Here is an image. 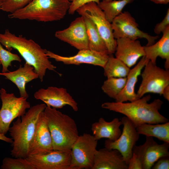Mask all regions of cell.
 <instances>
[{
  "label": "cell",
  "instance_id": "cell-1",
  "mask_svg": "<svg viewBox=\"0 0 169 169\" xmlns=\"http://www.w3.org/2000/svg\"><path fill=\"white\" fill-rule=\"evenodd\" d=\"M151 98L149 95L128 103L105 102L102 104L101 107L125 115L136 128L143 123L156 124L168 122L169 120L159 112L163 101L157 99L149 103Z\"/></svg>",
  "mask_w": 169,
  "mask_h": 169
},
{
  "label": "cell",
  "instance_id": "cell-2",
  "mask_svg": "<svg viewBox=\"0 0 169 169\" xmlns=\"http://www.w3.org/2000/svg\"><path fill=\"white\" fill-rule=\"evenodd\" d=\"M0 42L8 50H17L26 62L33 67L40 81L42 82L47 69L55 71L56 66L49 60L44 49L31 39L22 35L16 36L8 29L0 33Z\"/></svg>",
  "mask_w": 169,
  "mask_h": 169
},
{
  "label": "cell",
  "instance_id": "cell-3",
  "mask_svg": "<svg viewBox=\"0 0 169 169\" xmlns=\"http://www.w3.org/2000/svg\"><path fill=\"white\" fill-rule=\"evenodd\" d=\"M46 106L44 103L33 106L21 119L18 117L13 122L8 131L13 140L11 151L13 157L25 158L28 156L38 119Z\"/></svg>",
  "mask_w": 169,
  "mask_h": 169
},
{
  "label": "cell",
  "instance_id": "cell-4",
  "mask_svg": "<svg viewBox=\"0 0 169 169\" xmlns=\"http://www.w3.org/2000/svg\"><path fill=\"white\" fill-rule=\"evenodd\" d=\"M44 112L51 134L53 150L71 151L79 136L75 120L50 106H47Z\"/></svg>",
  "mask_w": 169,
  "mask_h": 169
},
{
  "label": "cell",
  "instance_id": "cell-5",
  "mask_svg": "<svg viewBox=\"0 0 169 169\" xmlns=\"http://www.w3.org/2000/svg\"><path fill=\"white\" fill-rule=\"evenodd\" d=\"M69 0H32L23 8L8 15L10 18L49 22L63 19L68 11Z\"/></svg>",
  "mask_w": 169,
  "mask_h": 169
},
{
  "label": "cell",
  "instance_id": "cell-6",
  "mask_svg": "<svg viewBox=\"0 0 169 169\" xmlns=\"http://www.w3.org/2000/svg\"><path fill=\"white\" fill-rule=\"evenodd\" d=\"M0 97L2 102L0 109V134L5 135L12 121L24 115L30 105L27 99L16 97L13 93H8L3 88L0 90Z\"/></svg>",
  "mask_w": 169,
  "mask_h": 169
},
{
  "label": "cell",
  "instance_id": "cell-7",
  "mask_svg": "<svg viewBox=\"0 0 169 169\" xmlns=\"http://www.w3.org/2000/svg\"><path fill=\"white\" fill-rule=\"evenodd\" d=\"M76 12L80 16L86 17L93 22L105 43L109 55L115 53L116 40L114 37L111 23L107 20L98 4L94 2H90L79 8Z\"/></svg>",
  "mask_w": 169,
  "mask_h": 169
},
{
  "label": "cell",
  "instance_id": "cell-8",
  "mask_svg": "<svg viewBox=\"0 0 169 169\" xmlns=\"http://www.w3.org/2000/svg\"><path fill=\"white\" fill-rule=\"evenodd\" d=\"M97 144L93 135L84 133L79 136L71 151V169H91Z\"/></svg>",
  "mask_w": 169,
  "mask_h": 169
},
{
  "label": "cell",
  "instance_id": "cell-9",
  "mask_svg": "<svg viewBox=\"0 0 169 169\" xmlns=\"http://www.w3.org/2000/svg\"><path fill=\"white\" fill-rule=\"evenodd\" d=\"M141 74L142 80L136 93L137 99L147 93L162 94L165 88L169 85V70L164 69L149 61Z\"/></svg>",
  "mask_w": 169,
  "mask_h": 169
},
{
  "label": "cell",
  "instance_id": "cell-10",
  "mask_svg": "<svg viewBox=\"0 0 169 169\" xmlns=\"http://www.w3.org/2000/svg\"><path fill=\"white\" fill-rule=\"evenodd\" d=\"M114 37L115 39L121 38L137 40L146 39V46L151 45L158 38V36H153L140 30L135 19L128 11L122 12L115 17L111 23Z\"/></svg>",
  "mask_w": 169,
  "mask_h": 169
},
{
  "label": "cell",
  "instance_id": "cell-11",
  "mask_svg": "<svg viewBox=\"0 0 169 169\" xmlns=\"http://www.w3.org/2000/svg\"><path fill=\"white\" fill-rule=\"evenodd\" d=\"M121 121L123 128L120 135L115 141L106 140L105 147L118 150L128 164L132 156L133 148L138 140L140 135L137 132L136 127L127 117H122Z\"/></svg>",
  "mask_w": 169,
  "mask_h": 169
},
{
  "label": "cell",
  "instance_id": "cell-12",
  "mask_svg": "<svg viewBox=\"0 0 169 169\" xmlns=\"http://www.w3.org/2000/svg\"><path fill=\"white\" fill-rule=\"evenodd\" d=\"M55 36L79 50L89 49L86 25L82 16L76 18L67 28L56 31Z\"/></svg>",
  "mask_w": 169,
  "mask_h": 169
},
{
  "label": "cell",
  "instance_id": "cell-13",
  "mask_svg": "<svg viewBox=\"0 0 169 169\" xmlns=\"http://www.w3.org/2000/svg\"><path fill=\"white\" fill-rule=\"evenodd\" d=\"M169 143L158 144L153 137L146 136L144 143L134 146L132 153L136 154L141 160L143 169H151L160 157L169 156Z\"/></svg>",
  "mask_w": 169,
  "mask_h": 169
},
{
  "label": "cell",
  "instance_id": "cell-14",
  "mask_svg": "<svg viewBox=\"0 0 169 169\" xmlns=\"http://www.w3.org/2000/svg\"><path fill=\"white\" fill-rule=\"evenodd\" d=\"M34 96L36 99L42 101L47 106L56 109L68 105L74 111L78 110L77 103L64 88L50 86L46 89L41 88L34 93Z\"/></svg>",
  "mask_w": 169,
  "mask_h": 169
},
{
  "label": "cell",
  "instance_id": "cell-15",
  "mask_svg": "<svg viewBox=\"0 0 169 169\" xmlns=\"http://www.w3.org/2000/svg\"><path fill=\"white\" fill-rule=\"evenodd\" d=\"M25 159L36 169H71V151L53 150L48 153Z\"/></svg>",
  "mask_w": 169,
  "mask_h": 169
},
{
  "label": "cell",
  "instance_id": "cell-16",
  "mask_svg": "<svg viewBox=\"0 0 169 169\" xmlns=\"http://www.w3.org/2000/svg\"><path fill=\"white\" fill-rule=\"evenodd\" d=\"M46 54L49 58L54 59L57 62L65 64L79 65L87 64L104 68L108 59L109 55L97 52L89 49L79 50L75 55L71 56H64L46 50Z\"/></svg>",
  "mask_w": 169,
  "mask_h": 169
},
{
  "label": "cell",
  "instance_id": "cell-17",
  "mask_svg": "<svg viewBox=\"0 0 169 169\" xmlns=\"http://www.w3.org/2000/svg\"><path fill=\"white\" fill-rule=\"evenodd\" d=\"M44 111L38 119L28 156L45 154L53 150L52 139Z\"/></svg>",
  "mask_w": 169,
  "mask_h": 169
},
{
  "label": "cell",
  "instance_id": "cell-18",
  "mask_svg": "<svg viewBox=\"0 0 169 169\" xmlns=\"http://www.w3.org/2000/svg\"><path fill=\"white\" fill-rule=\"evenodd\" d=\"M116 40L115 57L129 68L134 65L141 57L145 56L143 46L137 40L121 38Z\"/></svg>",
  "mask_w": 169,
  "mask_h": 169
},
{
  "label": "cell",
  "instance_id": "cell-19",
  "mask_svg": "<svg viewBox=\"0 0 169 169\" xmlns=\"http://www.w3.org/2000/svg\"><path fill=\"white\" fill-rule=\"evenodd\" d=\"M128 165L120 153L105 148L97 150L91 169H128Z\"/></svg>",
  "mask_w": 169,
  "mask_h": 169
},
{
  "label": "cell",
  "instance_id": "cell-20",
  "mask_svg": "<svg viewBox=\"0 0 169 169\" xmlns=\"http://www.w3.org/2000/svg\"><path fill=\"white\" fill-rule=\"evenodd\" d=\"M0 75L4 76L15 84L19 90L20 97L27 99L29 95L26 90V84L38 78V76L34 71L33 67L26 62L23 67L20 66L16 70L0 73Z\"/></svg>",
  "mask_w": 169,
  "mask_h": 169
},
{
  "label": "cell",
  "instance_id": "cell-21",
  "mask_svg": "<svg viewBox=\"0 0 169 169\" xmlns=\"http://www.w3.org/2000/svg\"><path fill=\"white\" fill-rule=\"evenodd\" d=\"M149 61L145 57H142L135 67L130 69L126 77L125 85L121 91L116 97L115 102H125L134 101L137 99L136 93L135 91V85L138 76L141 74L142 69Z\"/></svg>",
  "mask_w": 169,
  "mask_h": 169
},
{
  "label": "cell",
  "instance_id": "cell-22",
  "mask_svg": "<svg viewBox=\"0 0 169 169\" xmlns=\"http://www.w3.org/2000/svg\"><path fill=\"white\" fill-rule=\"evenodd\" d=\"M122 122L118 118H115L110 121H107L103 117L100 118L97 122L94 123L91 130L95 139L99 140L102 138L115 141L120 135V128Z\"/></svg>",
  "mask_w": 169,
  "mask_h": 169
},
{
  "label": "cell",
  "instance_id": "cell-23",
  "mask_svg": "<svg viewBox=\"0 0 169 169\" xmlns=\"http://www.w3.org/2000/svg\"><path fill=\"white\" fill-rule=\"evenodd\" d=\"M161 38L156 43L150 46H143L146 57L156 64V59L159 57L165 60L166 69H169V26L162 33Z\"/></svg>",
  "mask_w": 169,
  "mask_h": 169
},
{
  "label": "cell",
  "instance_id": "cell-24",
  "mask_svg": "<svg viewBox=\"0 0 169 169\" xmlns=\"http://www.w3.org/2000/svg\"><path fill=\"white\" fill-rule=\"evenodd\" d=\"M140 135L155 137L163 142L169 143V122L162 123L142 124L136 127Z\"/></svg>",
  "mask_w": 169,
  "mask_h": 169
},
{
  "label": "cell",
  "instance_id": "cell-25",
  "mask_svg": "<svg viewBox=\"0 0 169 169\" xmlns=\"http://www.w3.org/2000/svg\"><path fill=\"white\" fill-rule=\"evenodd\" d=\"M82 16L84 17L86 25L89 49L109 54L105 43L93 22L88 17Z\"/></svg>",
  "mask_w": 169,
  "mask_h": 169
},
{
  "label": "cell",
  "instance_id": "cell-26",
  "mask_svg": "<svg viewBox=\"0 0 169 169\" xmlns=\"http://www.w3.org/2000/svg\"><path fill=\"white\" fill-rule=\"evenodd\" d=\"M104 74L107 78L111 77H126L130 70L123 62L114 57L113 54H109L107 62L103 68Z\"/></svg>",
  "mask_w": 169,
  "mask_h": 169
},
{
  "label": "cell",
  "instance_id": "cell-27",
  "mask_svg": "<svg viewBox=\"0 0 169 169\" xmlns=\"http://www.w3.org/2000/svg\"><path fill=\"white\" fill-rule=\"evenodd\" d=\"M135 0H112L100 2L98 6L104 12L107 20L110 23L114 18L120 14L125 6Z\"/></svg>",
  "mask_w": 169,
  "mask_h": 169
},
{
  "label": "cell",
  "instance_id": "cell-28",
  "mask_svg": "<svg viewBox=\"0 0 169 169\" xmlns=\"http://www.w3.org/2000/svg\"><path fill=\"white\" fill-rule=\"evenodd\" d=\"M126 79V77L108 78L104 82L102 90L108 96L115 100L124 88Z\"/></svg>",
  "mask_w": 169,
  "mask_h": 169
},
{
  "label": "cell",
  "instance_id": "cell-29",
  "mask_svg": "<svg viewBox=\"0 0 169 169\" xmlns=\"http://www.w3.org/2000/svg\"><path fill=\"white\" fill-rule=\"evenodd\" d=\"M2 169H36L25 158L6 157L3 161Z\"/></svg>",
  "mask_w": 169,
  "mask_h": 169
},
{
  "label": "cell",
  "instance_id": "cell-30",
  "mask_svg": "<svg viewBox=\"0 0 169 169\" xmlns=\"http://www.w3.org/2000/svg\"><path fill=\"white\" fill-rule=\"evenodd\" d=\"M0 42V61L2 65V73L8 72V68L11 66L13 61L21 62V59L19 56L4 49Z\"/></svg>",
  "mask_w": 169,
  "mask_h": 169
},
{
  "label": "cell",
  "instance_id": "cell-31",
  "mask_svg": "<svg viewBox=\"0 0 169 169\" xmlns=\"http://www.w3.org/2000/svg\"><path fill=\"white\" fill-rule=\"evenodd\" d=\"M32 0H6L2 2L0 9L11 13L25 7Z\"/></svg>",
  "mask_w": 169,
  "mask_h": 169
},
{
  "label": "cell",
  "instance_id": "cell-32",
  "mask_svg": "<svg viewBox=\"0 0 169 169\" xmlns=\"http://www.w3.org/2000/svg\"><path fill=\"white\" fill-rule=\"evenodd\" d=\"M71 3L68 10L69 14L73 15L76 11L83 5L91 2H94L97 4L100 3V0H69Z\"/></svg>",
  "mask_w": 169,
  "mask_h": 169
},
{
  "label": "cell",
  "instance_id": "cell-33",
  "mask_svg": "<svg viewBox=\"0 0 169 169\" xmlns=\"http://www.w3.org/2000/svg\"><path fill=\"white\" fill-rule=\"evenodd\" d=\"M169 26V8L167 11L166 15L162 20L157 23L155 27L154 32L157 34L163 33L167 27Z\"/></svg>",
  "mask_w": 169,
  "mask_h": 169
},
{
  "label": "cell",
  "instance_id": "cell-34",
  "mask_svg": "<svg viewBox=\"0 0 169 169\" xmlns=\"http://www.w3.org/2000/svg\"><path fill=\"white\" fill-rule=\"evenodd\" d=\"M151 169H169V156L161 157L155 163Z\"/></svg>",
  "mask_w": 169,
  "mask_h": 169
},
{
  "label": "cell",
  "instance_id": "cell-35",
  "mask_svg": "<svg viewBox=\"0 0 169 169\" xmlns=\"http://www.w3.org/2000/svg\"><path fill=\"white\" fill-rule=\"evenodd\" d=\"M128 169H143L141 160L133 153L128 162Z\"/></svg>",
  "mask_w": 169,
  "mask_h": 169
},
{
  "label": "cell",
  "instance_id": "cell-36",
  "mask_svg": "<svg viewBox=\"0 0 169 169\" xmlns=\"http://www.w3.org/2000/svg\"><path fill=\"white\" fill-rule=\"evenodd\" d=\"M162 95L165 99L169 101V85L166 86L164 89Z\"/></svg>",
  "mask_w": 169,
  "mask_h": 169
},
{
  "label": "cell",
  "instance_id": "cell-37",
  "mask_svg": "<svg viewBox=\"0 0 169 169\" xmlns=\"http://www.w3.org/2000/svg\"><path fill=\"white\" fill-rule=\"evenodd\" d=\"M0 140L3 141L7 143H12L13 140L11 138H8L4 135L0 134Z\"/></svg>",
  "mask_w": 169,
  "mask_h": 169
},
{
  "label": "cell",
  "instance_id": "cell-38",
  "mask_svg": "<svg viewBox=\"0 0 169 169\" xmlns=\"http://www.w3.org/2000/svg\"><path fill=\"white\" fill-rule=\"evenodd\" d=\"M151 1L157 4H167L169 0H150Z\"/></svg>",
  "mask_w": 169,
  "mask_h": 169
},
{
  "label": "cell",
  "instance_id": "cell-39",
  "mask_svg": "<svg viewBox=\"0 0 169 169\" xmlns=\"http://www.w3.org/2000/svg\"><path fill=\"white\" fill-rule=\"evenodd\" d=\"M112 0H102V1H112Z\"/></svg>",
  "mask_w": 169,
  "mask_h": 169
},
{
  "label": "cell",
  "instance_id": "cell-40",
  "mask_svg": "<svg viewBox=\"0 0 169 169\" xmlns=\"http://www.w3.org/2000/svg\"><path fill=\"white\" fill-rule=\"evenodd\" d=\"M6 0H0V1H1L2 2H4V1H5Z\"/></svg>",
  "mask_w": 169,
  "mask_h": 169
},
{
  "label": "cell",
  "instance_id": "cell-41",
  "mask_svg": "<svg viewBox=\"0 0 169 169\" xmlns=\"http://www.w3.org/2000/svg\"><path fill=\"white\" fill-rule=\"evenodd\" d=\"M2 3V2L0 0V6L1 5Z\"/></svg>",
  "mask_w": 169,
  "mask_h": 169
},
{
  "label": "cell",
  "instance_id": "cell-42",
  "mask_svg": "<svg viewBox=\"0 0 169 169\" xmlns=\"http://www.w3.org/2000/svg\"><path fill=\"white\" fill-rule=\"evenodd\" d=\"M1 64V61H0V67Z\"/></svg>",
  "mask_w": 169,
  "mask_h": 169
}]
</instances>
